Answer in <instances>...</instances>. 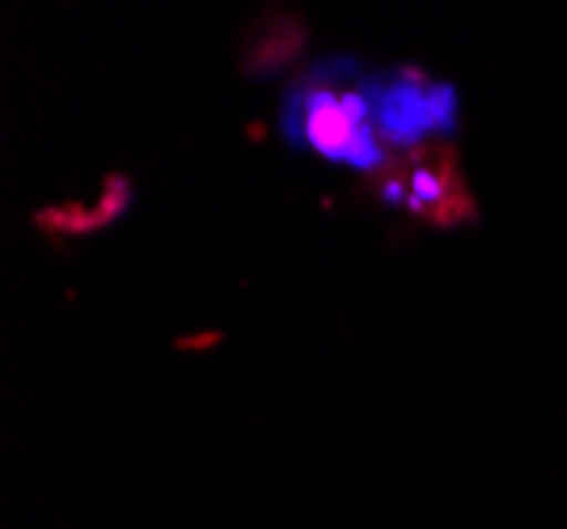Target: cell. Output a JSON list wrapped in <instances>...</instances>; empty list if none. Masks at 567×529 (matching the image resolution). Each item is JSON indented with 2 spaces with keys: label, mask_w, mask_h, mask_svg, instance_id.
Returning a JSON list of instances; mask_svg holds the SVG:
<instances>
[{
  "label": "cell",
  "mask_w": 567,
  "mask_h": 529,
  "mask_svg": "<svg viewBox=\"0 0 567 529\" xmlns=\"http://www.w3.org/2000/svg\"><path fill=\"white\" fill-rule=\"evenodd\" d=\"M301 136L318 153H331L339 162L373 166L378 162V141L369 132V111L355 94L339 90H313L301 97Z\"/></svg>",
  "instance_id": "cell-1"
}]
</instances>
